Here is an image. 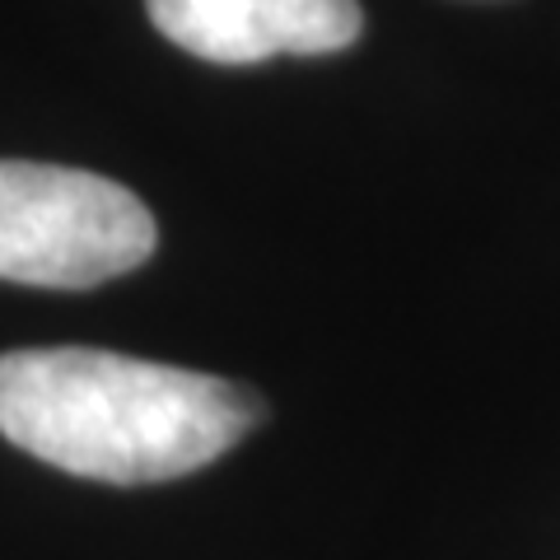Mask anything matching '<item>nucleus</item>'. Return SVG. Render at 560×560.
<instances>
[{"label":"nucleus","mask_w":560,"mask_h":560,"mask_svg":"<svg viewBox=\"0 0 560 560\" xmlns=\"http://www.w3.org/2000/svg\"><path fill=\"white\" fill-rule=\"evenodd\" d=\"M173 47L215 66L323 57L360 38V0H145Z\"/></svg>","instance_id":"obj_3"},{"label":"nucleus","mask_w":560,"mask_h":560,"mask_svg":"<svg viewBox=\"0 0 560 560\" xmlns=\"http://www.w3.org/2000/svg\"><path fill=\"white\" fill-rule=\"evenodd\" d=\"M261 401L215 374L47 346L0 355V434L70 477L145 486L230 453Z\"/></svg>","instance_id":"obj_1"},{"label":"nucleus","mask_w":560,"mask_h":560,"mask_svg":"<svg viewBox=\"0 0 560 560\" xmlns=\"http://www.w3.org/2000/svg\"><path fill=\"white\" fill-rule=\"evenodd\" d=\"M154 253V215L113 178L0 160V280L94 290Z\"/></svg>","instance_id":"obj_2"}]
</instances>
